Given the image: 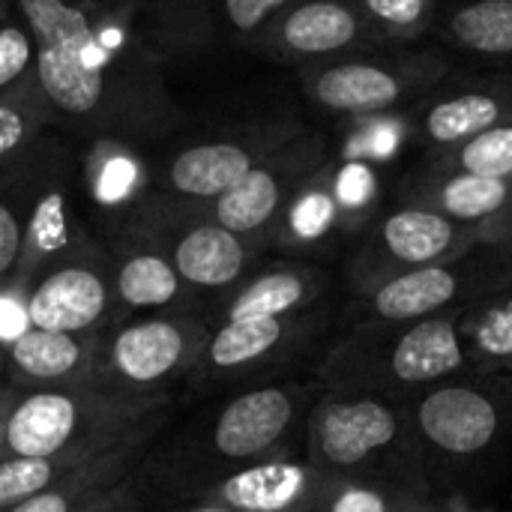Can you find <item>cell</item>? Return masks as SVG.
<instances>
[{"label":"cell","mask_w":512,"mask_h":512,"mask_svg":"<svg viewBox=\"0 0 512 512\" xmlns=\"http://www.w3.org/2000/svg\"><path fill=\"white\" fill-rule=\"evenodd\" d=\"M36 45V78L75 141H165L186 126L141 0H12Z\"/></svg>","instance_id":"cell-1"},{"label":"cell","mask_w":512,"mask_h":512,"mask_svg":"<svg viewBox=\"0 0 512 512\" xmlns=\"http://www.w3.org/2000/svg\"><path fill=\"white\" fill-rule=\"evenodd\" d=\"M303 459L327 477L432 495L429 465L405 399L321 390L306 420Z\"/></svg>","instance_id":"cell-2"},{"label":"cell","mask_w":512,"mask_h":512,"mask_svg":"<svg viewBox=\"0 0 512 512\" xmlns=\"http://www.w3.org/2000/svg\"><path fill=\"white\" fill-rule=\"evenodd\" d=\"M462 309L420 321L357 324L321 357L318 384L333 393H369L411 402L417 393L471 372L462 345Z\"/></svg>","instance_id":"cell-3"},{"label":"cell","mask_w":512,"mask_h":512,"mask_svg":"<svg viewBox=\"0 0 512 512\" xmlns=\"http://www.w3.org/2000/svg\"><path fill=\"white\" fill-rule=\"evenodd\" d=\"M168 399H135L96 384L15 387L3 456H99L147 444Z\"/></svg>","instance_id":"cell-4"},{"label":"cell","mask_w":512,"mask_h":512,"mask_svg":"<svg viewBox=\"0 0 512 512\" xmlns=\"http://www.w3.org/2000/svg\"><path fill=\"white\" fill-rule=\"evenodd\" d=\"M453 72V63L438 48L384 45L297 72L306 102L342 120L411 111L435 84Z\"/></svg>","instance_id":"cell-5"},{"label":"cell","mask_w":512,"mask_h":512,"mask_svg":"<svg viewBox=\"0 0 512 512\" xmlns=\"http://www.w3.org/2000/svg\"><path fill=\"white\" fill-rule=\"evenodd\" d=\"M120 234L162 249L198 297H225L264 261L258 243L222 228L204 204L153 189L120 219Z\"/></svg>","instance_id":"cell-6"},{"label":"cell","mask_w":512,"mask_h":512,"mask_svg":"<svg viewBox=\"0 0 512 512\" xmlns=\"http://www.w3.org/2000/svg\"><path fill=\"white\" fill-rule=\"evenodd\" d=\"M210 330V321L198 312L123 318L102 333L93 384L120 396L168 399V390L198 369Z\"/></svg>","instance_id":"cell-7"},{"label":"cell","mask_w":512,"mask_h":512,"mask_svg":"<svg viewBox=\"0 0 512 512\" xmlns=\"http://www.w3.org/2000/svg\"><path fill=\"white\" fill-rule=\"evenodd\" d=\"M408 405L429 477L438 468L462 471L480 462L510 426L512 375L465 372L417 393Z\"/></svg>","instance_id":"cell-8"},{"label":"cell","mask_w":512,"mask_h":512,"mask_svg":"<svg viewBox=\"0 0 512 512\" xmlns=\"http://www.w3.org/2000/svg\"><path fill=\"white\" fill-rule=\"evenodd\" d=\"M321 390L315 378L273 381L234 396L210 423V456L225 465V474L270 459L303 456L306 420Z\"/></svg>","instance_id":"cell-9"},{"label":"cell","mask_w":512,"mask_h":512,"mask_svg":"<svg viewBox=\"0 0 512 512\" xmlns=\"http://www.w3.org/2000/svg\"><path fill=\"white\" fill-rule=\"evenodd\" d=\"M480 249L477 225H462L426 207L396 204L360 234L345 267L348 294H366L396 276L459 261Z\"/></svg>","instance_id":"cell-10"},{"label":"cell","mask_w":512,"mask_h":512,"mask_svg":"<svg viewBox=\"0 0 512 512\" xmlns=\"http://www.w3.org/2000/svg\"><path fill=\"white\" fill-rule=\"evenodd\" d=\"M303 132V123L291 114H270L225 126L207 138H198L174 150L153 168V192L180 201H216L234 183H240L264 156Z\"/></svg>","instance_id":"cell-11"},{"label":"cell","mask_w":512,"mask_h":512,"mask_svg":"<svg viewBox=\"0 0 512 512\" xmlns=\"http://www.w3.org/2000/svg\"><path fill=\"white\" fill-rule=\"evenodd\" d=\"M512 282V258L489 249L447 264H432L405 276H396L366 294H354L345 306V324H384V321H420L450 309H462L477 297Z\"/></svg>","instance_id":"cell-12"},{"label":"cell","mask_w":512,"mask_h":512,"mask_svg":"<svg viewBox=\"0 0 512 512\" xmlns=\"http://www.w3.org/2000/svg\"><path fill=\"white\" fill-rule=\"evenodd\" d=\"M330 153L333 141L327 135L303 129L270 156H264L225 195L207 201L204 210L222 228L258 243L267 252L285 207L303 189V183L330 159Z\"/></svg>","instance_id":"cell-13"},{"label":"cell","mask_w":512,"mask_h":512,"mask_svg":"<svg viewBox=\"0 0 512 512\" xmlns=\"http://www.w3.org/2000/svg\"><path fill=\"white\" fill-rule=\"evenodd\" d=\"M207 348L192 372V384L219 387L282 372L300 360L330 327L327 309H312L288 318H243L210 324Z\"/></svg>","instance_id":"cell-14"},{"label":"cell","mask_w":512,"mask_h":512,"mask_svg":"<svg viewBox=\"0 0 512 512\" xmlns=\"http://www.w3.org/2000/svg\"><path fill=\"white\" fill-rule=\"evenodd\" d=\"M384 45L351 0H294L264 24L246 51L300 72Z\"/></svg>","instance_id":"cell-15"},{"label":"cell","mask_w":512,"mask_h":512,"mask_svg":"<svg viewBox=\"0 0 512 512\" xmlns=\"http://www.w3.org/2000/svg\"><path fill=\"white\" fill-rule=\"evenodd\" d=\"M294 0H153L144 3L150 42L165 63L249 48L264 24Z\"/></svg>","instance_id":"cell-16"},{"label":"cell","mask_w":512,"mask_h":512,"mask_svg":"<svg viewBox=\"0 0 512 512\" xmlns=\"http://www.w3.org/2000/svg\"><path fill=\"white\" fill-rule=\"evenodd\" d=\"M30 321L39 330L102 333L120 321L111 258L93 237L39 270L27 291Z\"/></svg>","instance_id":"cell-17"},{"label":"cell","mask_w":512,"mask_h":512,"mask_svg":"<svg viewBox=\"0 0 512 512\" xmlns=\"http://www.w3.org/2000/svg\"><path fill=\"white\" fill-rule=\"evenodd\" d=\"M423 156L453 150L512 117V72H450L414 108Z\"/></svg>","instance_id":"cell-18"},{"label":"cell","mask_w":512,"mask_h":512,"mask_svg":"<svg viewBox=\"0 0 512 512\" xmlns=\"http://www.w3.org/2000/svg\"><path fill=\"white\" fill-rule=\"evenodd\" d=\"M330 279L318 264L300 258L261 261L225 297L216 300L210 324L243 318H288L318 309L327 300Z\"/></svg>","instance_id":"cell-19"},{"label":"cell","mask_w":512,"mask_h":512,"mask_svg":"<svg viewBox=\"0 0 512 512\" xmlns=\"http://www.w3.org/2000/svg\"><path fill=\"white\" fill-rule=\"evenodd\" d=\"M108 258H111V279L120 306V321L147 312L198 309V294L183 282V276L168 261V255L153 243L120 234Z\"/></svg>","instance_id":"cell-20"},{"label":"cell","mask_w":512,"mask_h":512,"mask_svg":"<svg viewBox=\"0 0 512 512\" xmlns=\"http://www.w3.org/2000/svg\"><path fill=\"white\" fill-rule=\"evenodd\" d=\"M512 201V177L447 171L432 162L411 168L396 186V204L426 207L462 225H480Z\"/></svg>","instance_id":"cell-21"},{"label":"cell","mask_w":512,"mask_h":512,"mask_svg":"<svg viewBox=\"0 0 512 512\" xmlns=\"http://www.w3.org/2000/svg\"><path fill=\"white\" fill-rule=\"evenodd\" d=\"M318 480L321 474L303 456H288L228 471L201 486L198 498L234 512H300Z\"/></svg>","instance_id":"cell-22"},{"label":"cell","mask_w":512,"mask_h":512,"mask_svg":"<svg viewBox=\"0 0 512 512\" xmlns=\"http://www.w3.org/2000/svg\"><path fill=\"white\" fill-rule=\"evenodd\" d=\"M102 333H63L39 327L27 330L15 345L6 348L12 387L93 384Z\"/></svg>","instance_id":"cell-23"},{"label":"cell","mask_w":512,"mask_h":512,"mask_svg":"<svg viewBox=\"0 0 512 512\" xmlns=\"http://www.w3.org/2000/svg\"><path fill=\"white\" fill-rule=\"evenodd\" d=\"M78 174L93 207L114 219H123L153 189V165L141 147L108 135L84 144Z\"/></svg>","instance_id":"cell-24"},{"label":"cell","mask_w":512,"mask_h":512,"mask_svg":"<svg viewBox=\"0 0 512 512\" xmlns=\"http://www.w3.org/2000/svg\"><path fill=\"white\" fill-rule=\"evenodd\" d=\"M342 237L345 231L324 162L285 207L273 231L270 249L285 255H318V252H330V246Z\"/></svg>","instance_id":"cell-25"},{"label":"cell","mask_w":512,"mask_h":512,"mask_svg":"<svg viewBox=\"0 0 512 512\" xmlns=\"http://www.w3.org/2000/svg\"><path fill=\"white\" fill-rule=\"evenodd\" d=\"M432 36L462 54L512 63V0H462L438 12Z\"/></svg>","instance_id":"cell-26"},{"label":"cell","mask_w":512,"mask_h":512,"mask_svg":"<svg viewBox=\"0 0 512 512\" xmlns=\"http://www.w3.org/2000/svg\"><path fill=\"white\" fill-rule=\"evenodd\" d=\"M141 450H144V444H129V447L102 453V456L72 468L66 477H60L45 492L3 512H81L96 498H102L105 492H111L123 480H129L132 465L138 462Z\"/></svg>","instance_id":"cell-27"},{"label":"cell","mask_w":512,"mask_h":512,"mask_svg":"<svg viewBox=\"0 0 512 512\" xmlns=\"http://www.w3.org/2000/svg\"><path fill=\"white\" fill-rule=\"evenodd\" d=\"M459 330L471 372L512 375V282L468 303Z\"/></svg>","instance_id":"cell-28"},{"label":"cell","mask_w":512,"mask_h":512,"mask_svg":"<svg viewBox=\"0 0 512 512\" xmlns=\"http://www.w3.org/2000/svg\"><path fill=\"white\" fill-rule=\"evenodd\" d=\"M408 144H417L414 114L393 111L375 117H354L339 123V138L333 141V156L360 159L375 168H384L402 156Z\"/></svg>","instance_id":"cell-29"},{"label":"cell","mask_w":512,"mask_h":512,"mask_svg":"<svg viewBox=\"0 0 512 512\" xmlns=\"http://www.w3.org/2000/svg\"><path fill=\"white\" fill-rule=\"evenodd\" d=\"M51 126H57V117L36 72L0 93V168L18 159Z\"/></svg>","instance_id":"cell-30"},{"label":"cell","mask_w":512,"mask_h":512,"mask_svg":"<svg viewBox=\"0 0 512 512\" xmlns=\"http://www.w3.org/2000/svg\"><path fill=\"white\" fill-rule=\"evenodd\" d=\"M300 512H432V504L429 498L402 489L321 474Z\"/></svg>","instance_id":"cell-31"},{"label":"cell","mask_w":512,"mask_h":512,"mask_svg":"<svg viewBox=\"0 0 512 512\" xmlns=\"http://www.w3.org/2000/svg\"><path fill=\"white\" fill-rule=\"evenodd\" d=\"M330 189L339 207L345 237H360L375 219L381 207V168L360 159H339L330 153L327 159Z\"/></svg>","instance_id":"cell-32"},{"label":"cell","mask_w":512,"mask_h":512,"mask_svg":"<svg viewBox=\"0 0 512 512\" xmlns=\"http://www.w3.org/2000/svg\"><path fill=\"white\" fill-rule=\"evenodd\" d=\"M90 459L96 456H0V512L45 492Z\"/></svg>","instance_id":"cell-33"},{"label":"cell","mask_w":512,"mask_h":512,"mask_svg":"<svg viewBox=\"0 0 512 512\" xmlns=\"http://www.w3.org/2000/svg\"><path fill=\"white\" fill-rule=\"evenodd\" d=\"M387 45H417L435 27L438 0H351Z\"/></svg>","instance_id":"cell-34"},{"label":"cell","mask_w":512,"mask_h":512,"mask_svg":"<svg viewBox=\"0 0 512 512\" xmlns=\"http://www.w3.org/2000/svg\"><path fill=\"white\" fill-rule=\"evenodd\" d=\"M423 159L438 168H447V171H468V174H483V177H512V117L453 150L432 153Z\"/></svg>","instance_id":"cell-35"},{"label":"cell","mask_w":512,"mask_h":512,"mask_svg":"<svg viewBox=\"0 0 512 512\" xmlns=\"http://www.w3.org/2000/svg\"><path fill=\"white\" fill-rule=\"evenodd\" d=\"M21 252H24V207L6 186H0V285L15 279Z\"/></svg>","instance_id":"cell-36"},{"label":"cell","mask_w":512,"mask_h":512,"mask_svg":"<svg viewBox=\"0 0 512 512\" xmlns=\"http://www.w3.org/2000/svg\"><path fill=\"white\" fill-rule=\"evenodd\" d=\"M27 291L30 288L15 279L0 285V348L15 345L27 330H33Z\"/></svg>","instance_id":"cell-37"},{"label":"cell","mask_w":512,"mask_h":512,"mask_svg":"<svg viewBox=\"0 0 512 512\" xmlns=\"http://www.w3.org/2000/svg\"><path fill=\"white\" fill-rule=\"evenodd\" d=\"M477 243H480V249L512 258V201L501 213H495L492 219L477 225Z\"/></svg>","instance_id":"cell-38"},{"label":"cell","mask_w":512,"mask_h":512,"mask_svg":"<svg viewBox=\"0 0 512 512\" xmlns=\"http://www.w3.org/2000/svg\"><path fill=\"white\" fill-rule=\"evenodd\" d=\"M81 512H141V501H138V492L132 489V480H123L117 489L105 492Z\"/></svg>","instance_id":"cell-39"},{"label":"cell","mask_w":512,"mask_h":512,"mask_svg":"<svg viewBox=\"0 0 512 512\" xmlns=\"http://www.w3.org/2000/svg\"><path fill=\"white\" fill-rule=\"evenodd\" d=\"M12 399H15V387H12V384L0 387V456H3V438H6V417H9Z\"/></svg>","instance_id":"cell-40"},{"label":"cell","mask_w":512,"mask_h":512,"mask_svg":"<svg viewBox=\"0 0 512 512\" xmlns=\"http://www.w3.org/2000/svg\"><path fill=\"white\" fill-rule=\"evenodd\" d=\"M171 512H234V510H228V507H219V504H210V501H201V498H195V504H189V507H180V510H171Z\"/></svg>","instance_id":"cell-41"},{"label":"cell","mask_w":512,"mask_h":512,"mask_svg":"<svg viewBox=\"0 0 512 512\" xmlns=\"http://www.w3.org/2000/svg\"><path fill=\"white\" fill-rule=\"evenodd\" d=\"M9 378V360H6V348H0V387H6Z\"/></svg>","instance_id":"cell-42"},{"label":"cell","mask_w":512,"mask_h":512,"mask_svg":"<svg viewBox=\"0 0 512 512\" xmlns=\"http://www.w3.org/2000/svg\"><path fill=\"white\" fill-rule=\"evenodd\" d=\"M12 12H15L12 0H0V18H3V15H12Z\"/></svg>","instance_id":"cell-43"}]
</instances>
